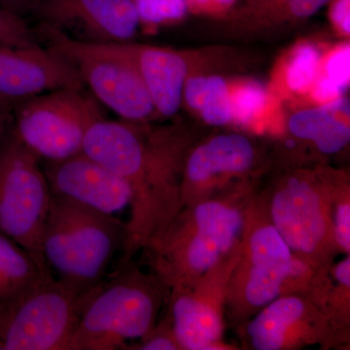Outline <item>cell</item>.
<instances>
[{
  "instance_id": "8",
  "label": "cell",
  "mask_w": 350,
  "mask_h": 350,
  "mask_svg": "<svg viewBox=\"0 0 350 350\" xmlns=\"http://www.w3.org/2000/svg\"><path fill=\"white\" fill-rule=\"evenodd\" d=\"M84 86L77 70L50 48L0 45V103L7 107L48 92Z\"/></svg>"
},
{
  "instance_id": "16",
  "label": "cell",
  "mask_w": 350,
  "mask_h": 350,
  "mask_svg": "<svg viewBox=\"0 0 350 350\" xmlns=\"http://www.w3.org/2000/svg\"><path fill=\"white\" fill-rule=\"evenodd\" d=\"M254 150L247 138L220 135L193 152L186 167L188 185L204 183L222 174H239L250 169Z\"/></svg>"
},
{
  "instance_id": "10",
  "label": "cell",
  "mask_w": 350,
  "mask_h": 350,
  "mask_svg": "<svg viewBox=\"0 0 350 350\" xmlns=\"http://www.w3.org/2000/svg\"><path fill=\"white\" fill-rule=\"evenodd\" d=\"M328 213L323 194L303 179H290L271 200L273 227L290 250L301 254H315L325 245L333 231Z\"/></svg>"
},
{
  "instance_id": "20",
  "label": "cell",
  "mask_w": 350,
  "mask_h": 350,
  "mask_svg": "<svg viewBox=\"0 0 350 350\" xmlns=\"http://www.w3.org/2000/svg\"><path fill=\"white\" fill-rule=\"evenodd\" d=\"M138 22L149 27L183 19L188 11L186 0H131Z\"/></svg>"
},
{
  "instance_id": "31",
  "label": "cell",
  "mask_w": 350,
  "mask_h": 350,
  "mask_svg": "<svg viewBox=\"0 0 350 350\" xmlns=\"http://www.w3.org/2000/svg\"><path fill=\"white\" fill-rule=\"evenodd\" d=\"M237 0H186L188 9L190 7L196 10L224 11L234 5Z\"/></svg>"
},
{
  "instance_id": "25",
  "label": "cell",
  "mask_w": 350,
  "mask_h": 350,
  "mask_svg": "<svg viewBox=\"0 0 350 350\" xmlns=\"http://www.w3.org/2000/svg\"><path fill=\"white\" fill-rule=\"evenodd\" d=\"M327 77L335 82L342 90L349 86L350 76L349 46H344L334 52L326 66Z\"/></svg>"
},
{
  "instance_id": "34",
  "label": "cell",
  "mask_w": 350,
  "mask_h": 350,
  "mask_svg": "<svg viewBox=\"0 0 350 350\" xmlns=\"http://www.w3.org/2000/svg\"><path fill=\"white\" fill-rule=\"evenodd\" d=\"M7 109H8V107L0 103V135H1L2 131L7 126L5 125V120H4V113H5Z\"/></svg>"
},
{
  "instance_id": "17",
  "label": "cell",
  "mask_w": 350,
  "mask_h": 350,
  "mask_svg": "<svg viewBox=\"0 0 350 350\" xmlns=\"http://www.w3.org/2000/svg\"><path fill=\"white\" fill-rule=\"evenodd\" d=\"M340 111H349V105L337 98L324 107L296 113L290 119V131L295 137L312 140L323 153H337L350 139L349 124L338 117Z\"/></svg>"
},
{
  "instance_id": "9",
  "label": "cell",
  "mask_w": 350,
  "mask_h": 350,
  "mask_svg": "<svg viewBox=\"0 0 350 350\" xmlns=\"http://www.w3.org/2000/svg\"><path fill=\"white\" fill-rule=\"evenodd\" d=\"M51 193L114 215L131 206L133 193L119 175L84 152L57 162H45Z\"/></svg>"
},
{
  "instance_id": "26",
  "label": "cell",
  "mask_w": 350,
  "mask_h": 350,
  "mask_svg": "<svg viewBox=\"0 0 350 350\" xmlns=\"http://www.w3.org/2000/svg\"><path fill=\"white\" fill-rule=\"evenodd\" d=\"M142 342L131 349L140 350H175L180 349L172 331V324L170 326L161 327L160 330L152 329L145 337L142 338Z\"/></svg>"
},
{
  "instance_id": "22",
  "label": "cell",
  "mask_w": 350,
  "mask_h": 350,
  "mask_svg": "<svg viewBox=\"0 0 350 350\" xmlns=\"http://www.w3.org/2000/svg\"><path fill=\"white\" fill-rule=\"evenodd\" d=\"M266 101V91L261 85L254 82L244 85L231 98L232 120L248 123L261 111Z\"/></svg>"
},
{
  "instance_id": "12",
  "label": "cell",
  "mask_w": 350,
  "mask_h": 350,
  "mask_svg": "<svg viewBox=\"0 0 350 350\" xmlns=\"http://www.w3.org/2000/svg\"><path fill=\"white\" fill-rule=\"evenodd\" d=\"M244 261L239 283L244 301L252 308L275 300L293 271L292 250L273 224L259 226L251 232Z\"/></svg>"
},
{
  "instance_id": "7",
  "label": "cell",
  "mask_w": 350,
  "mask_h": 350,
  "mask_svg": "<svg viewBox=\"0 0 350 350\" xmlns=\"http://www.w3.org/2000/svg\"><path fill=\"white\" fill-rule=\"evenodd\" d=\"M10 126L16 137L45 162L83 151L90 126L103 117L96 98L83 89H61L14 105Z\"/></svg>"
},
{
  "instance_id": "4",
  "label": "cell",
  "mask_w": 350,
  "mask_h": 350,
  "mask_svg": "<svg viewBox=\"0 0 350 350\" xmlns=\"http://www.w3.org/2000/svg\"><path fill=\"white\" fill-rule=\"evenodd\" d=\"M51 50L79 73L94 98L128 121H142L155 111L153 101L124 43L71 38L45 24L41 29Z\"/></svg>"
},
{
  "instance_id": "11",
  "label": "cell",
  "mask_w": 350,
  "mask_h": 350,
  "mask_svg": "<svg viewBox=\"0 0 350 350\" xmlns=\"http://www.w3.org/2000/svg\"><path fill=\"white\" fill-rule=\"evenodd\" d=\"M38 11L45 24L80 29L94 42L123 43L139 25L131 0H46Z\"/></svg>"
},
{
  "instance_id": "33",
  "label": "cell",
  "mask_w": 350,
  "mask_h": 350,
  "mask_svg": "<svg viewBox=\"0 0 350 350\" xmlns=\"http://www.w3.org/2000/svg\"><path fill=\"white\" fill-rule=\"evenodd\" d=\"M334 275L337 278L340 284L344 285L345 287L349 288L350 286V259L349 257L345 258L342 262H338L336 266Z\"/></svg>"
},
{
  "instance_id": "21",
  "label": "cell",
  "mask_w": 350,
  "mask_h": 350,
  "mask_svg": "<svg viewBox=\"0 0 350 350\" xmlns=\"http://www.w3.org/2000/svg\"><path fill=\"white\" fill-rule=\"evenodd\" d=\"M319 54L310 45L301 46L295 53L287 70V83L294 91H304L314 81Z\"/></svg>"
},
{
  "instance_id": "3",
  "label": "cell",
  "mask_w": 350,
  "mask_h": 350,
  "mask_svg": "<svg viewBox=\"0 0 350 350\" xmlns=\"http://www.w3.org/2000/svg\"><path fill=\"white\" fill-rule=\"evenodd\" d=\"M243 227L238 209L214 200L182 217L175 215L147 245L155 253L157 275L170 286L190 284L217 266L236 245Z\"/></svg>"
},
{
  "instance_id": "14",
  "label": "cell",
  "mask_w": 350,
  "mask_h": 350,
  "mask_svg": "<svg viewBox=\"0 0 350 350\" xmlns=\"http://www.w3.org/2000/svg\"><path fill=\"white\" fill-rule=\"evenodd\" d=\"M125 46L150 94L155 111L163 116L174 115L180 107L187 78L185 59L172 51Z\"/></svg>"
},
{
  "instance_id": "1",
  "label": "cell",
  "mask_w": 350,
  "mask_h": 350,
  "mask_svg": "<svg viewBox=\"0 0 350 350\" xmlns=\"http://www.w3.org/2000/svg\"><path fill=\"white\" fill-rule=\"evenodd\" d=\"M126 225L72 200L52 194L42 236V253L57 280L88 293L108 278L125 245Z\"/></svg>"
},
{
  "instance_id": "30",
  "label": "cell",
  "mask_w": 350,
  "mask_h": 350,
  "mask_svg": "<svg viewBox=\"0 0 350 350\" xmlns=\"http://www.w3.org/2000/svg\"><path fill=\"white\" fill-rule=\"evenodd\" d=\"M330 0H289V12L297 18H308Z\"/></svg>"
},
{
  "instance_id": "19",
  "label": "cell",
  "mask_w": 350,
  "mask_h": 350,
  "mask_svg": "<svg viewBox=\"0 0 350 350\" xmlns=\"http://www.w3.org/2000/svg\"><path fill=\"white\" fill-rule=\"evenodd\" d=\"M202 118L213 126H222L232 120L231 96L224 79L207 78L206 94L200 108Z\"/></svg>"
},
{
  "instance_id": "6",
  "label": "cell",
  "mask_w": 350,
  "mask_h": 350,
  "mask_svg": "<svg viewBox=\"0 0 350 350\" xmlns=\"http://www.w3.org/2000/svg\"><path fill=\"white\" fill-rule=\"evenodd\" d=\"M96 288L79 293L51 276L18 296L0 301L2 349L66 350Z\"/></svg>"
},
{
  "instance_id": "18",
  "label": "cell",
  "mask_w": 350,
  "mask_h": 350,
  "mask_svg": "<svg viewBox=\"0 0 350 350\" xmlns=\"http://www.w3.org/2000/svg\"><path fill=\"white\" fill-rule=\"evenodd\" d=\"M0 275L6 289V299L31 289L46 278L54 276L39 266L22 246L0 234ZM3 300V301H5Z\"/></svg>"
},
{
  "instance_id": "27",
  "label": "cell",
  "mask_w": 350,
  "mask_h": 350,
  "mask_svg": "<svg viewBox=\"0 0 350 350\" xmlns=\"http://www.w3.org/2000/svg\"><path fill=\"white\" fill-rule=\"evenodd\" d=\"M207 78L192 77L185 81L183 91L186 103L191 108L200 110L206 94Z\"/></svg>"
},
{
  "instance_id": "2",
  "label": "cell",
  "mask_w": 350,
  "mask_h": 350,
  "mask_svg": "<svg viewBox=\"0 0 350 350\" xmlns=\"http://www.w3.org/2000/svg\"><path fill=\"white\" fill-rule=\"evenodd\" d=\"M163 286L129 262L96 286L66 350L124 349L154 328Z\"/></svg>"
},
{
  "instance_id": "35",
  "label": "cell",
  "mask_w": 350,
  "mask_h": 350,
  "mask_svg": "<svg viewBox=\"0 0 350 350\" xmlns=\"http://www.w3.org/2000/svg\"><path fill=\"white\" fill-rule=\"evenodd\" d=\"M6 299V289L4 286V283L2 282L1 275H0V301L5 300Z\"/></svg>"
},
{
  "instance_id": "24",
  "label": "cell",
  "mask_w": 350,
  "mask_h": 350,
  "mask_svg": "<svg viewBox=\"0 0 350 350\" xmlns=\"http://www.w3.org/2000/svg\"><path fill=\"white\" fill-rule=\"evenodd\" d=\"M333 237L338 247L349 253L350 250V204L349 199H344L338 202L334 211Z\"/></svg>"
},
{
  "instance_id": "28",
  "label": "cell",
  "mask_w": 350,
  "mask_h": 350,
  "mask_svg": "<svg viewBox=\"0 0 350 350\" xmlns=\"http://www.w3.org/2000/svg\"><path fill=\"white\" fill-rule=\"evenodd\" d=\"M344 91L345 90H342L335 82L332 81L330 78L324 76V77L320 78L315 85L313 96L320 103H327V101L337 100Z\"/></svg>"
},
{
  "instance_id": "15",
  "label": "cell",
  "mask_w": 350,
  "mask_h": 350,
  "mask_svg": "<svg viewBox=\"0 0 350 350\" xmlns=\"http://www.w3.org/2000/svg\"><path fill=\"white\" fill-rule=\"evenodd\" d=\"M265 306L247 326L250 344L257 350L284 349L306 323L308 306L299 297L286 296Z\"/></svg>"
},
{
  "instance_id": "23",
  "label": "cell",
  "mask_w": 350,
  "mask_h": 350,
  "mask_svg": "<svg viewBox=\"0 0 350 350\" xmlns=\"http://www.w3.org/2000/svg\"><path fill=\"white\" fill-rule=\"evenodd\" d=\"M0 45L31 47L38 45L33 33L17 14L0 7Z\"/></svg>"
},
{
  "instance_id": "32",
  "label": "cell",
  "mask_w": 350,
  "mask_h": 350,
  "mask_svg": "<svg viewBox=\"0 0 350 350\" xmlns=\"http://www.w3.org/2000/svg\"><path fill=\"white\" fill-rule=\"evenodd\" d=\"M4 8L11 12L17 14L27 12V11L38 10L46 0H0Z\"/></svg>"
},
{
  "instance_id": "13",
  "label": "cell",
  "mask_w": 350,
  "mask_h": 350,
  "mask_svg": "<svg viewBox=\"0 0 350 350\" xmlns=\"http://www.w3.org/2000/svg\"><path fill=\"white\" fill-rule=\"evenodd\" d=\"M220 301L211 292H197L192 285L174 286L170 324L180 349H216L223 331Z\"/></svg>"
},
{
  "instance_id": "5",
  "label": "cell",
  "mask_w": 350,
  "mask_h": 350,
  "mask_svg": "<svg viewBox=\"0 0 350 350\" xmlns=\"http://www.w3.org/2000/svg\"><path fill=\"white\" fill-rule=\"evenodd\" d=\"M51 198L38 157L6 126L0 135V234L22 246L48 271L42 236Z\"/></svg>"
},
{
  "instance_id": "36",
  "label": "cell",
  "mask_w": 350,
  "mask_h": 350,
  "mask_svg": "<svg viewBox=\"0 0 350 350\" xmlns=\"http://www.w3.org/2000/svg\"><path fill=\"white\" fill-rule=\"evenodd\" d=\"M0 350H3V349H2V345H1V344H0Z\"/></svg>"
},
{
  "instance_id": "29",
  "label": "cell",
  "mask_w": 350,
  "mask_h": 350,
  "mask_svg": "<svg viewBox=\"0 0 350 350\" xmlns=\"http://www.w3.org/2000/svg\"><path fill=\"white\" fill-rule=\"evenodd\" d=\"M331 19L340 31L350 32V0H335L331 9Z\"/></svg>"
}]
</instances>
